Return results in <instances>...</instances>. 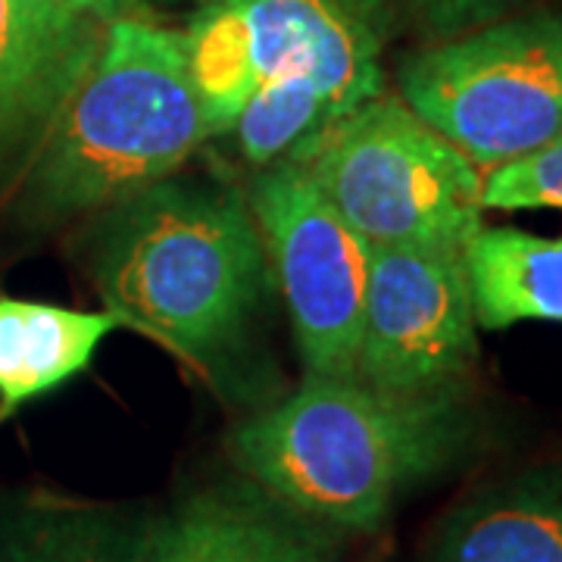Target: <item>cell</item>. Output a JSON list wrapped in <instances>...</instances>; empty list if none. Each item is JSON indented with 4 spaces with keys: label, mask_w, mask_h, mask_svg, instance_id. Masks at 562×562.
Returning a JSON list of instances; mask_svg holds the SVG:
<instances>
[{
    "label": "cell",
    "mask_w": 562,
    "mask_h": 562,
    "mask_svg": "<svg viewBox=\"0 0 562 562\" xmlns=\"http://www.w3.org/2000/svg\"><path fill=\"white\" fill-rule=\"evenodd\" d=\"M247 203L288 306L306 379H357L372 244L322 198L301 162L257 169Z\"/></svg>",
    "instance_id": "cell-6"
},
{
    "label": "cell",
    "mask_w": 562,
    "mask_h": 562,
    "mask_svg": "<svg viewBox=\"0 0 562 562\" xmlns=\"http://www.w3.org/2000/svg\"><path fill=\"white\" fill-rule=\"evenodd\" d=\"M401 101L479 169L562 135V10L501 16L413 50Z\"/></svg>",
    "instance_id": "cell-5"
},
{
    "label": "cell",
    "mask_w": 562,
    "mask_h": 562,
    "mask_svg": "<svg viewBox=\"0 0 562 562\" xmlns=\"http://www.w3.org/2000/svg\"><path fill=\"white\" fill-rule=\"evenodd\" d=\"M213 138L181 32L144 16L106 22L38 160L13 194L25 228L91 220L181 172Z\"/></svg>",
    "instance_id": "cell-3"
},
{
    "label": "cell",
    "mask_w": 562,
    "mask_h": 562,
    "mask_svg": "<svg viewBox=\"0 0 562 562\" xmlns=\"http://www.w3.org/2000/svg\"><path fill=\"white\" fill-rule=\"evenodd\" d=\"M475 322L484 331H503L522 322L562 325V235H531L494 225L462 250Z\"/></svg>",
    "instance_id": "cell-14"
},
{
    "label": "cell",
    "mask_w": 562,
    "mask_h": 562,
    "mask_svg": "<svg viewBox=\"0 0 562 562\" xmlns=\"http://www.w3.org/2000/svg\"><path fill=\"white\" fill-rule=\"evenodd\" d=\"M103 29L66 0H0V203L38 160Z\"/></svg>",
    "instance_id": "cell-8"
},
{
    "label": "cell",
    "mask_w": 562,
    "mask_h": 562,
    "mask_svg": "<svg viewBox=\"0 0 562 562\" xmlns=\"http://www.w3.org/2000/svg\"><path fill=\"white\" fill-rule=\"evenodd\" d=\"M479 360V322L457 250L372 247L357 379L382 391L462 387Z\"/></svg>",
    "instance_id": "cell-7"
},
{
    "label": "cell",
    "mask_w": 562,
    "mask_h": 562,
    "mask_svg": "<svg viewBox=\"0 0 562 562\" xmlns=\"http://www.w3.org/2000/svg\"><path fill=\"white\" fill-rule=\"evenodd\" d=\"M257 79L310 72L338 116L384 91L382 50L401 25L397 0H232Z\"/></svg>",
    "instance_id": "cell-9"
},
{
    "label": "cell",
    "mask_w": 562,
    "mask_h": 562,
    "mask_svg": "<svg viewBox=\"0 0 562 562\" xmlns=\"http://www.w3.org/2000/svg\"><path fill=\"white\" fill-rule=\"evenodd\" d=\"M72 3L76 10L101 20L103 25L113 20H122V16H138L140 0H66Z\"/></svg>",
    "instance_id": "cell-18"
},
{
    "label": "cell",
    "mask_w": 562,
    "mask_h": 562,
    "mask_svg": "<svg viewBox=\"0 0 562 562\" xmlns=\"http://www.w3.org/2000/svg\"><path fill=\"white\" fill-rule=\"evenodd\" d=\"M475 441L460 387L397 394L360 379H306L241 422L228 450L269 497L322 528L375 531L397 503Z\"/></svg>",
    "instance_id": "cell-2"
},
{
    "label": "cell",
    "mask_w": 562,
    "mask_h": 562,
    "mask_svg": "<svg viewBox=\"0 0 562 562\" xmlns=\"http://www.w3.org/2000/svg\"><path fill=\"white\" fill-rule=\"evenodd\" d=\"M85 272L122 328L203 372L247 338L276 281L247 194L179 172L91 216Z\"/></svg>",
    "instance_id": "cell-1"
},
{
    "label": "cell",
    "mask_w": 562,
    "mask_h": 562,
    "mask_svg": "<svg viewBox=\"0 0 562 562\" xmlns=\"http://www.w3.org/2000/svg\"><path fill=\"white\" fill-rule=\"evenodd\" d=\"M341 120L316 79L303 69H281L247 98L228 135L257 169L303 157L328 125Z\"/></svg>",
    "instance_id": "cell-15"
},
{
    "label": "cell",
    "mask_w": 562,
    "mask_h": 562,
    "mask_svg": "<svg viewBox=\"0 0 562 562\" xmlns=\"http://www.w3.org/2000/svg\"><path fill=\"white\" fill-rule=\"evenodd\" d=\"M422 562H562V469L541 465L447 509Z\"/></svg>",
    "instance_id": "cell-11"
},
{
    "label": "cell",
    "mask_w": 562,
    "mask_h": 562,
    "mask_svg": "<svg viewBox=\"0 0 562 562\" xmlns=\"http://www.w3.org/2000/svg\"><path fill=\"white\" fill-rule=\"evenodd\" d=\"M147 562H335L328 528L257 484L210 487L160 516Z\"/></svg>",
    "instance_id": "cell-10"
},
{
    "label": "cell",
    "mask_w": 562,
    "mask_h": 562,
    "mask_svg": "<svg viewBox=\"0 0 562 562\" xmlns=\"http://www.w3.org/2000/svg\"><path fill=\"white\" fill-rule=\"evenodd\" d=\"M519 0H397L401 20L416 22L431 38H453L506 16Z\"/></svg>",
    "instance_id": "cell-17"
},
{
    "label": "cell",
    "mask_w": 562,
    "mask_h": 562,
    "mask_svg": "<svg viewBox=\"0 0 562 562\" xmlns=\"http://www.w3.org/2000/svg\"><path fill=\"white\" fill-rule=\"evenodd\" d=\"M203 3H213V0H203Z\"/></svg>",
    "instance_id": "cell-19"
},
{
    "label": "cell",
    "mask_w": 562,
    "mask_h": 562,
    "mask_svg": "<svg viewBox=\"0 0 562 562\" xmlns=\"http://www.w3.org/2000/svg\"><path fill=\"white\" fill-rule=\"evenodd\" d=\"M160 516L47 491L0 497V562H147Z\"/></svg>",
    "instance_id": "cell-12"
},
{
    "label": "cell",
    "mask_w": 562,
    "mask_h": 562,
    "mask_svg": "<svg viewBox=\"0 0 562 562\" xmlns=\"http://www.w3.org/2000/svg\"><path fill=\"white\" fill-rule=\"evenodd\" d=\"M482 206L497 213L562 210V135L482 172Z\"/></svg>",
    "instance_id": "cell-16"
},
{
    "label": "cell",
    "mask_w": 562,
    "mask_h": 562,
    "mask_svg": "<svg viewBox=\"0 0 562 562\" xmlns=\"http://www.w3.org/2000/svg\"><path fill=\"white\" fill-rule=\"evenodd\" d=\"M294 162L372 247L462 254L484 228L482 169L401 94L360 103Z\"/></svg>",
    "instance_id": "cell-4"
},
{
    "label": "cell",
    "mask_w": 562,
    "mask_h": 562,
    "mask_svg": "<svg viewBox=\"0 0 562 562\" xmlns=\"http://www.w3.org/2000/svg\"><path fill=\"white\" fill-rule=\"evenodd\" d=\"M116 328L122 322L106 310L0 297V422L81 375Z\"/></svg>",
    "instance_id": "cell-13"
}]
</instances>
